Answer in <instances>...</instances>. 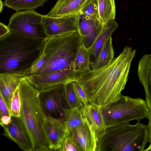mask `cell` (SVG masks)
<instances>
[{
    "label": "cell",
    "instance_id": "obj_27",
    "mask_svg": "<svg viewBox=\"0 0 151 151\" xmlns=\"http://www.w3.org/2000/svg\"><path fill=\"white\" fill-rule=\"evenodd\" d=\"M21 104L19 87L14 92L12 99L10 116L20 117L21 116Z\"/></svg>",
    "mask_w": 151,
    "mask_h": 151
},
{
    "label": "cell",
    "instance_id": "obj_21",
    "mask_svg": "<svg viewBox=\"0 0 151 151\" xmlns=\"http://www.w3.org/2000/svg\"><path fill=\"white\" fill-rule=\"evenodd\" d=\"M99 19L104 25L109 21L115 19L116 7L115 0H97Z\"/></svg>",
    "mask_w": 151,
    "mask_h": 151
},
{
    "label": "cell",
    "instance_id": "obj_9",
    "mask_svg": "<svg viewBox=\"0 0 151 151\" xmlns=\"http://www.w3.org/2000/svg\"><path fill=\"white\" fill-rule=\"evenodd\" d=\"M64 84L38 90L40 102L46 115L56 118L64 115L62 106Z\"/></svg>",
    "mask_w": 151,
    "mask_h": 151
},
{
    "label": "cell",
    "instance_id": "obj_13",
    "mask_svg": "<svg viewBox=\"0 0 151 151\" xmlns=\"http://www.w3.org/2000/svg\"><path fill=\"white\" fill-rule=\"evenodd\" d=\"M76 15L82 44L88 50L100 34L103 25L99 20L86 18L80 12Z\"/></svg>",
    "mask_w": 151,
    "mask_h": 151
},
{
    "label": "cell",
    "instance_id": "obj_20",
    "mask_svg": "<svg viewBox=\"0 0 151 151\" xmlns=\"http://www.w3.org/2000/svg\"><path fill=\"white\" fill-rule=\"evenodd\" d=\"M114 59V52L111 37H109L104 45L94 63L91 65L92 70L103 67Z\"/></svg>",
    "mask_w": 151,
    "mask_h": 151
},
{
    "label": "cell",
    "instance_id": "obj_1",
    "mask_svg": "<svg viewBox=\"0 0 151 151\" xmlns=\"http://www.w3.org/2000/svg\"><path fill=\"white\" fill-rule=\"evenodd\" d=\"M136 52L135 50L126 46L122 52L106 65L78 74L75 81L83 87L90 103L101 107L119 98L128 81Z\"/></svg>",
    "mask_w": 151,
    "mask_h": 151
},
{
    "label": "cell",
    "instance_id": "obj_34",
    "mask_svg": "<svg viewBox=\"0 0 151 151\" xmlns=\"http://www.w3.org/2000/svg\"><path fill=\"white\" fill-rule=\"evenodd\" d=\"M0 13H1L3 10V6H4V3L1 0H0Z\"/></svg>",
    "mask_w": 151,
    "mask_h": 151
},
{
    "label": "cell",
    "instance_id": "obj_32",
    "mask_svg": "<svg viewBox=\"0 0 151 151\" xmlns=\"http://www.w3.org/2000/svg\"><path fill=\"white\" fill-rule=\"evenodd\" d=\"M10 31L8 26L4 23H0V38H1L8 33Z\"/></svg>",
    "mask_w": 151,
    "mask_h": 151
},
{
    "label": "cell",
    "instance_id": "obj_10",
    "mask_svg": "<svg viewBox=\"0 0 151 151\" xmlns=\"http://www.w3.org/2000/svg\"><path fill=\"white\" fill-rule=\"evenodd\" d=\"M66 132L65 137L71 139L79 151H96L98 142L95 132L88 122Z\"/></svg>",
    "mask_w": 151,
    "mask_h": 151
},
{
    "label": "cell",
    "instance_id": "obj_8",
    "mask_svg": "<svg viewBox=\"0 0 151 151\" xmlns=\"http://www.w3.org/2000/svg\"><path fill=\"white\" fill-rule=\"evenodd\" d=\"M79 73L71 67L44 74L27 76L25 78L34 87L41 90L75 81Z\"/></svg>",
    "mask_w": 151,
    "mask_h": 151
},
{
    "label": "cell",
    "instance_id": "obj_16",
    "mask_svg": "<svg viewBox=\"0 0 151 151\" xmlns=\"http://www.w3.org/2000/svg\"><path fill=\"white\" fill-rule=\"evenodd\" d=\"M25 77L10 73H0V95L3 98L10 111L14 92Z\"/></svg>",
    "mask_w": 151,
    "mask_h": 151
},
{
    "label": "cell",
    "instance_id": "obj_11",
    "mask_svg": "<svg viewBox=\"0 0 151 151\" xmlns=\"http://www.w3.org/2000/svg\"><path fill=\"white\" fill-rule=\"evenodd\" d=\"M42 22L48 37L78 31L76 14L60 17L43 15Z\"/></svg>",
    "mask_w": 151,
    "mask_h": 151
},
{
    "label": "cell",
    "instance_id": "obj_6",
    "mask_svg": "<svg viewBox=\"0 0 151 151\" xmlns=\"http://www.w3.org/2000/svg\"><path fill=\"white\" fill-rule=\"evenodd\" d=\"M106 127L147 118L149 110L145 101L121 95L116 101L101 107Z\"/></svg>",
    "mask_w": 151,
    "mask_h": 151
},
{
    "label": "cell",
    "instance_id": "obj_7",
    "mask_svg": "<svg viewBox=\"0 0 151 151\" xmlns=\"http://www.w3.org/2000/svg\"><path fill=\"white\" fill-rule=\"evenodd\" d=\"M43 15L34 10L17 12L9 19L11 30L31 37L45 40L48 37L42 22Z\"/></svg>",
    "mask_w": 151,
    "mask_h": 151
},
{
    "label": "cell",
    "instance_id": "obj_5",
    "mask_svg": "<svg viewBox=\"0 0 151 151\" xmlns=\"http://www.w3.org/2000/svg\"><path fill=\"white\" fill-rule=\"evenodd\" d=\"M149 142L147 125L123 123L106 128L96 151H144Z\"/></svg>",
    "mask_w": 151,
    "mask_h": 151
},
{
    "label": "cell",
    "instance_id": "obj_22",
    "mask_svg": "<svg viewBox=\"0 0 151 151\" xmlns=\"http://www.w3.org/2000/svg\"><path fill=\"white\" fill-rule=\"evenodd\" d=\"M48 0H5L4 5L16 12L34 10Z\"/></svg>",
    "mask_w": 151,
    "mask_h": 151
},
{
    "label": "cell",
    "instance_id": "obj_29",
    "mask_svg": "<svg viewBox=\"0 0 151 151\" xmlns=\"http://www.w3.org/2000/svg\"><path fill=\"white\" fill-rule=\"evenodd\" d=\"M61 151H79L75 144L70 139L65 137L61 148Z\"/></svg>",
    "mask_w": 151,
    "mask_h": 151
},
{
    "label": "cell",
    "instance_id": "obj_18",
    "mask_svg": "<svg viewBox=\"0 0 151 151\" xmlns=\"http://www.w3.org/2000/svg\"><path fill=\"white\" fill-rule=\"evenodd\" d=\"M88 0H58L47 16L60 17L76 15L79 13Z\"/></svg>",
    "mask_w": 151,
    "mask_h": 151
},
{
    "label": "cell",
    "instance_id": "obj_23",
    "mask_svg": "<svg viewBox=\"0 0 151 151\" xmlns=\"http://www.w3.org/2000/svg\"><path fill=\"white\" fill-rule=\"evenodd\" d=\"M63 110L65 118L66 132L82 125L84 123L85 120L80 109L63 107Z\"/></svg>",
    "mask_w": 151,
    "mask_h": 151
},
{
    "label": "cell",
    "instance_id": "obj_31",
    "mask_svg": "<svg viewBox=\"0 0 151 151\" xmlns=\"http://www.w3.org/2000/svg\"><path fill=\"white\" fill-rule=\"evenodd\" d=\"M148 120L147 126L149 129V137L150 142L149 146L144 150L145 151H151V110H149L148 115L147 118Z\"/></svg>",
    "mask_w": 151,
    "mask_h": 151
},
{
    "label": "cell",
    "instance_id": "obj_14",
    "mask_svg": "<svg viewBox=\"0 0 151 151\" xmlns=\"http://www.w3.org/2000/svg\"><path fill=\"white\" fill-rule=\"evenodd\" d=\"M45 125L50 151H60L66 136L65 120L46 115Z\"/></svg>",
    "mask_w": 151,
    "mask_h": 151
},
{
    "label": "cell",
    "instance_id": "obj_24",
    "mask_svg": "<svg viewBox=\"0 0 151 151\" xmlns=\"http://www.w3.org/2000/svg\"><path fill=\"white\" fill-rule=\"evenodd\" d=\"M91 64L90 54L88 50L81 45L76 54L73 65V70L77 72L81 73L90 69Z\"/></svg>",
    "mask_w": 151,
    "mask_h": 151
},
{
    "label": "cell",
    "instance_id": "obj_12",
    "mask_svg": "<svg viewBox=\"0 0 151 151\" xmlns=\"http://www.w3.org/2000/svg\"><path fill=\"white\" fill-rule=\"evenodd\" d=\"M11 117L10 123L2 127L4 129L3 135L14 142L22 150L33 151L31 139L21 118Z\"/></svg>",
    "mask_w": 151,
    "mask_h": 151
},
{
    "label": "cell",
    "instance_id": "obj_3",
    "mask_svg": "<svg viewBox=\"0 0 151 151\" xmlns=\"http://www.w3.org/2000/svg\"><path fill=\"white\" fill-rule=\"evenodd\" d=\"M81 45L78 31L48 37L45 40L41 55L25 76L73 67L76 54Z\"/></svg>",
    "mask_w": 151,
    "mask_h": 151
},
{
    "label": "cell",
    "instance_id": "obj_26",
    "mask_svg": "<svg viewBox=\"0 0 151 151\" xmlns=\"http://www.w3.org/2000/svg\"><path fill=\"white\" fill-rule=\"evenodd\" d=\"M80 12L87 19L99 20L97 0H88Z\"/></svg>",
    "mask_w": 151,
    "mask_h": 151
},
{
    "label": "cell",
    "instance_id": "obj_4",
    "mask_svg": "<svg viewBox=\"0 0 151 151\" xmlns=\"http://www.w3.org/2000/svg\"><path fill=\"white\" fill-rule=\"evenodd\" d=\"M19 89L21 104L20 117L31 139L33 151H50L45 128L46 114L40 102L39 91L26 78Z\"/></svg>",
    "mask_w": 151,
    "mask_h": 151
},
{
    "label": "cell",
    "instance_id": "obj_25",
    "mask_svg": "<svg viewBox=\"0 0 151 151\" xmlns=\"http://www.w3.org/2000/svg\"><path fill=\"white\" fill-rule=\"evenodd\" d=\"M73 81L64 84L62 93L63 99L70 109L81 110L83 106L76 94Z\"/></svg>",
    "mask_w": 151,
    "mask_h": 151
},
{
    "label": "cell",
    "instance_id": "obj_30",
    "mask_svg": "<svg viewBox=\"0 0 151 151\" xmlns=\"http://www.w3.org/2000/svg\"><path fill=\"white\" fill-rule=\"evenodd\" d=\"M4 115L10 116V113L5 102L2 96L0 95V116L1 117Z\"/></svg>",
    "mask_w": 151,
    "mask_h": 151
},
{
    "label": "cell",
    "instance_id": "obj_28",
    "mask_svg": "<svg viewBox=\"0 0 151 151\" xmlns=\"http://www.w3.org/2000/svg\"><path fill=\"white\" fill-rule=\"evenodd\" d=\"M73 83L76 94L83 107L89 105L90 103L83 87L76 81H73Z\"/></svg>",
    "mask_w": 151,
    "mask_h": 151
},
{
    "label": "cell",
    "instance_id": "obj_2",
    "mask_svg": "<svg viewBox=\"0 0 151 151\" xmlns=\"http://www.w3.org/2000/svg\"><path fill=\"white\" fill-rule=\"evenodd\" d=\"M45 40L11 30L0 38V73H10L24 77L41 55Z\"/></svg>",
    "mask_w": 151,
    "mask_h": 151
},
{
    "label": "cell",
    "instance_id": "obj_19",
    "mask_svg": "<svg viewBox=\"0 0 151 151\" xmlns=\"http://www.w3.org/2000/svg\"><path fill=\"white\" fill-rule=\"evenodd\" d=\"M118 27L115 19L110 20L103 25L100 34L92 47L88 50L90 56L92 55V57L91 65L95 61L104 44Z\"/></svg>",
    "mask_w": 151,
    "mask_h": 151
},
{
    "label": "cell",
    "instance_id": "obj_33",
    "mask_svg": "<svg viewBox=\"0 0 151 151\" xmlns=\"http://www.w3.org/2000/svg\"><path fill=\"white\" fill-rule=\"evenodd\" d=\"M11 121V117L10 116L4 115L0 117V124L1 127L9 124Z\"/></svg>",
    "mask_w": 151,
    "mask_h": 151
},
{
    "label": "cell",
    "instance_id": "obj_17",
    "mask_svg": "<svg viewBox=\"0 0 151 151\" xmlns=\"http://www.w3.org/2000/svg\"><path fill=\"white\" fill-rule=\"evenodd\" d=\"M137 74L144 89L146 104L151 110V54L144 55L140 59Z\"/></svg>",
    "mask_w": 151,
    "mask_h": 151
},
{
    "label": "cell",
    "instance_id": "obj_15",
    "mask_svg": "<svg viewBox=\"0 0 151 151\" xmlns=\"http://www.w3.org/2000/svg\"><path fill=\"white\" fill-rule=\"evenodd\" d=\"M80 110L84 119L88 122L94 131L98 144L106 128L101 107L90 103L88 105L83 107Z\"/></svg>",
    "mask_w": 151,
    "mask_h": 151
}]
</instances>
